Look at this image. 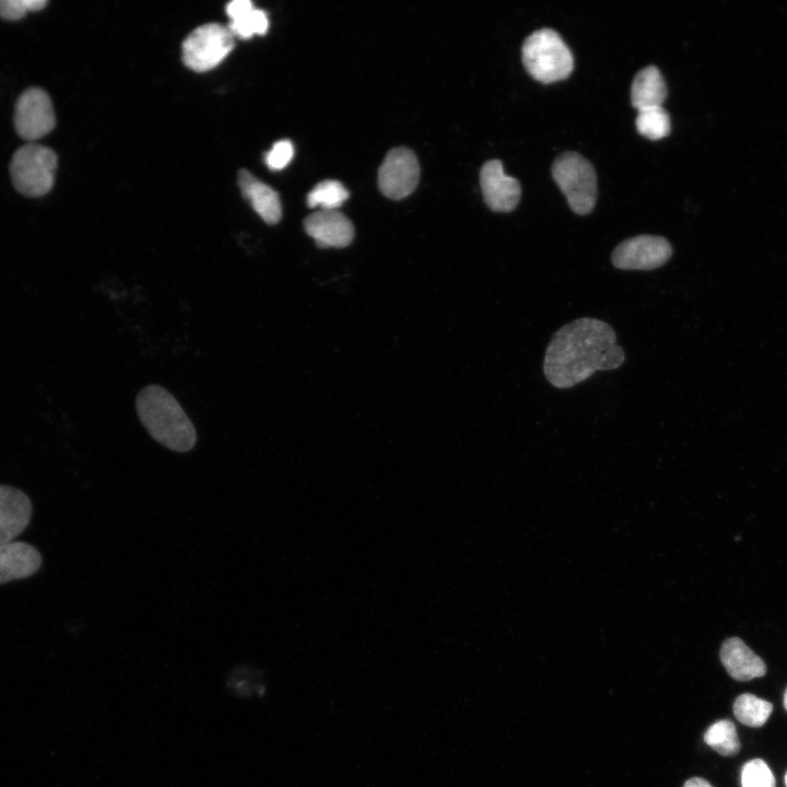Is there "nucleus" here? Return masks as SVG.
Wrapping results in <instances>:
<instances>
[{
  "mask_svg": "<svg viewBox=\"0 0 787 787\" xmlns=\"http://www.w3.org/2000/svg\"><path fill=\"white\" fill-rule=\"evenodd\" d=\"M625 360L613 328L599 319H575L552 336L544 354L543 373L556 388H571L598 371L619 368Z\"/></svg>",
  "mask_w": 787,
  "mask_h": 787,
  "instance_id": "obj_1",
  "label": "nucleus"
},
{
  "mask_svg": "<svg viewBox=\"0 0 787 787\" xmlns=\"http://www.w3.org/2000/svg\"><path fill=\"white\" fill-rule=\"evenodd\" d=\"M136 406L141 423L156 442L178 453L195 447V426L167 390L156 385L148 386L139 392Z\"/></svg>",
  "mask_w": 787,
  "mask_h": 787,
  "instance_id": "obj_2",
  "label": "nucleus"
},
{
  "mask_svg": "<svg viewBox=\"0 0 787 787\" xmlns=\"http://www.w3.org/2000/svg\"><path fill=\"white\" fill-rule=\"evenodd\" d=\"M521 58L527 72L543 84L566 79L574 68L569 48L551 28L531 33L524 42Z\"/></svg>",
  "mask_w": 787,
  "mask_h": 787,
  "instance_id": "obj_3",
  "label": "nucleus"
},
{
  "mask_svg": "<svg viewBox=\"0 0 787 787\" xmlns=\"http://www.w3.org/2000/svg\"><path fill=\"white\" fill-rule=\"evenodd\" d=\"M552 176L575 213L585 215L592 211L597 200V177L585 157L575 152L561 154L552 165Z\"/></svg>",
  "mask_w": 787,
  "mask_h": 787,
  "instance_id": "obj_4",
  "label": "nucleus"
},
{
  "mask_svg": "<svg viewBox=\"0 0 787 787\" xmlns=\"http://www.w3.org/2000/svg\"><path fill=\"white\" fill-rule=\"evenodd\" d=\"M56 153L44 145L28 143L15 151L10 164L15 189L26 197H40L54 186Z\"/></svg>",
  "mask_w": 787,
  "mask_h": 787,
  "instance_id": "obj_5",
  "label": "nucleus"
},
{
  "mask_svg": "<svg viewBox=\"0 0 787 787\" xmlns=\"http://www.w3.org/2000/svg\"><path fill=\"white\" fill-rule=\"evenodd\" d=\"M234 36L227 26L208 23L192 31L183 43V61L191 70L215 68L233 49Z\"/></svg>",
  "mask_w": 787,
  "mask_h": 787,
  "instance_id": "obj_6",
  "label": "nucleus"
},
{
  "mask_svg": "<svg viewBox=\"0 0 787 787\" xmlns=\"http://www.w3.org/2000/svg\"><path fill=\"white\" fill-rule=\"evenodd\" d=\"M669 240L658 235H637L621 242L611 254V262L620 270H654L671 258Z\"/></svg>",
  "mask_w": 787,
  "mask_h": 787,
  "instance_id": "obj_7",
  "label": "nucleus"
},
{
  "mask_svg": "<svg viewBox=\"0 0 787 787\" xmlns=\"http://www.w3.org/2000/svg\"><path fill=\"white\" fill-rule=\"evenodd\" d=\"M56 125L49 95L39 87L24 91L15 105L14 126L21 138L38 140L48 134Z\"/></svg>",
  "mask_w": 787,
  "mask_h": 787,
  "instance_id": "obj_8",
  "label": "nucleus"
},
{
  "mask_svg": "<svg viewBox=\"0 0 787 787\" xmlns=\"http://www.w3.org/2000/svg\"><path fill=\"white\" fill-rule=\"evenodd\" d=\"M420 166L415 154L407 148L388 152L378 171V186L384 196L402 199L415 189Z\"/></svg>",
  "mask_w": 787,
  "mask_h": 787,
  "instance_id": "obj_9",
  "label": "nucleus"
},
{
  "mask_svg": "<svg viewBox=\"0 0 787 787\" xmlns=\"http://www.w3.org/2000/svg\"><path fill=\"white\" fill-rule=\"evenodd\" d=\"M480 185L488 207L495 212L513 211L520 199V185L506 175L498 160L486 162L480 172Z\"/></svg>",
  "mask_w": 787,
  "mask_h": 787,
  "instance_id": "obj_10",
  "label": "nucleus"
},
{
  "mask_svg": "<svg viewBox=\"0 0 787 787\" xmlns=\"http://www.w3.org/2000/svg\"><path fill=\"white\" fill-rule=\"evenodd\" d=\"M306 233L320 247H345L354 236L351 221L338 210H319L304 221Z\"/></svg>",
  "mask_w": 787,
  "mask_h": 787,
  "instance_id": "obj_11",
  "label": "nucleus"
},
{
  "mask_svg": "<svg viewBox=\"0 0 787 787\" xmlns=\"http://www.w3.org/2000/svg\"><path fill=\"white\" fill-rule=\"evenodd\" d=\"M32 512L23 491L0 484V545L14 540L27 527Z\"/></svg>",
  "mask_w": 787,
  "mask_h": 787,
  "instance_id": "obj_12",
  "label": "nucleus"
},
{
  "mask_svg": "<svg viewBox=\"0 0 787 787\" xmlns=\"http://www.w3.org/2000/svg\"><path fill=\"white\" fill-rule=\"evenodd\" d=\"M39 551L30 543L11 541L0 545V585L23 579L35 574L42 566Z\"/></svg>",
  "mask_w": 787,
  "mask_h": 787,
  "instance_id": "obj_13",
  "label": "nucleus"
},
{
  "mask_svg": "<svg viewBox=\"0 0 787 787\" xmlns=\"http://www.w3.org/2000/svg\"><path fill=\"white\" fill-rule=\"evenodd\" d=\"M719 655L725 669L738 681L760 678L766 672L764 661L739 637L726 639Z\"/></svg>",
  "mask_w": 787,
  "mask_h": 787,
  "instance_id": "obj_14",
  "label": "nucleus"
},
{
  "mask_svg": "<svg viewBox=\"0 0 787 787\" xmlns=\"http://www.w3.org/2000/svg\"><path fill=\"white\" fill-rule=\"evenodd\" d=\"M238 186L243 196L266 223L275 224L280 221L282 209L275 190L246 169H240L238 173Z\"/></svg>",
  "mask_w": 787,
  "mask_h": 787,
  "instance_id": "obj_15",
  "label": "nucleus"
},
{
  "mask_svg": "<svg viewBox=\"0 0 787 787\" xmlns=\"http://www.w3.org/2000/svg\"><path fill=\"white\" fill-rule=\"evenodd\" d=\"M667 97V85L659 69L648 66L634 77L631 102L637 109L662 106Z\"/></svg>",
  "mask_w": 787,
  "mask_h": 787,
  "instance_id": "obj_16",
  "label": "nucleus"
},
{
  "mask_svg": "<svg viewBox=\"0 0 787 787\" xmlns=\"http://www.w3.org/2000/svg\"><path fill=\"white\" fill-rule=\"evenodd\" d=\"M772 710L773 706L770 702L750 693L739 695L733 703L736 718L749 727L763 726Z\"/></svg>",
  "mask_w": 787,
  "mask_h": 787,
  "instance_id": "obj_17",
  "label": "nucleus"
},
{
  "mask_svg": "<svg viewBox=\"0 0 787 787\" xmlns=\"http://www.w3.org/2000/svg\"><path fill=\"white\" fill-rule=\"evenodd\" d=\"M704 741L712 749L725 756L739 752L740 740L735 725L728 719L714 723L705 732Z\"/></svg>",
  "mask_w": 787,
  "mask_h": 787,
  "instance_id": "obj_18",
  "label": "nucleus"
},
{
  "mask_svg": "<svg viewBox=\"0 0 787 787\" xmlns=\"http://www.w3.org/2000/svg\"><path fill=\"white\" fill-rule=\"evenodd\" d=\"M637 131L649 140H659L667 137L671 130L670 117L662 106L637 110Z\"/></svg>",
  "mask_w": 787,
  "mask_h": 787,
  "instance_id": "obj_19",
  "label": "nucleus"
},
{
  "mask_svg": "<svg viewBox=\"0 0 787 787\" xmlns=\"http://www.w3.org/2000/svg\"><path fill=\"white\" fill-rule=\"evenodd\" d=\"M349 198L348 189L338 180H324L318 183L307 196L310 208L320 207V210H337Z\"/></svg>",
  "mask_w": 787,
  "mask_h": 787,
  "instance_id": "obj_20",
  "label": "nucleus"
},
{
  "mask_svg": "<svg viewBox=\"0 0 787 787\" xmlns=\"http://www.w3.org/2000/svg\"><path fill=\"white\" fill-rule=\"evenodd\" d=\"M227 27L234 37L247 39L254 35H263L268 31L269 21L262 10L254 8L243 16L232 20Z\"/></svg>",
  "mask_w": 787,
  "mask_h": 787,
  "instance_id": "obj_21",
  "label": "nucleus"
},
{
  "mask_svg": "<svg viewBox=\"0 0 787 787\" xmlns=\"http://www.w3.org/2000/svg\"><path fill=\"white\" fill-rule=\"evenodd\" d=\"M741 787H775V777L763 760L753 759L741 770Z\"/></svg>",
  "mask_w": 787,
  "mask_h": 787,
  "instance_id": "obj_22",
  "label": "nucleus"
},
{
  "mask_svg": "<svg viewBox=\"0 0 787 787\" xmlns=\"http://www.w3.org/2000/svg\"><path fill=\"white\" fill-rule=\"evenodd\" d=\"M47 3V0H0V17L20 20L28 12L43 10Z\"/></svg>",
  "mask_w": 787,
  "mask_h": 787,
  "instance_id": "obj_23",
  "label": "nucleus"
},
{
  "mask_svg": "<svg viewBox=\"0 0 787 787\" xmlns=\"http://www.w3.org/2000/svg\"><path fill=\"white\" fill-rule=\"evenodd\" d=\"M294 148L290 140H280L266 154V163L272 171L284 168L293 158Z\"/></svg>",
  "mask_w": 787,
  "mask_h": 787,
  "instance_id": "obj_24",
  "label": "nucleus"
},
{
  "mask_svg": "<svg viewBox=\"0 0 787 787\" xmlns=\"http://www.w3.org/2000/svg\"><path fill=\"white\" fill-rule=\"evenodd\" d=\"M254 8L252 2L249 0H234L226 5V14L232 21L243 16Z\"/></svg>",
  "mask_w": 787,
  "mask_h": 787,
  "instance_id": "obj_25",
  "label": "nucleus"
},
{
  "mask_svg": "<svg viewBox=\"0 0 787 787\" xmlns=\"http://www.w3.org/2000/svg\"><path fill=\"white\" fill-rule=\"evenodd\" d=\"M683 787H714L707 780L701 777H693L684 783Z\"/></svg>",
  "mask_w": 787,
  "mask_h": 787,
  "instance_id": "obj_26",
  "label": "nucleus"
},
{
  "mask_svg": "<svg viewBox=\"0 0 787 787\" xmlns=\"http://www.w3.org/2000/svg\"><path fill=\"white\" fill-rule=\"evenodd\" d=\"M784 706H785V708H786V710H787V689H786L785 694H784Z\"/></svg>",
  "mask_w": 787,
  "mask_h": 787,
  "instance_id": "obj_27",
  "label": "nucleus"
},
{
  "mask_svg": "<svg viewBox=\"0 0 787 787\" xmlns=\"http://www.w3.org/2000/svg\"><path fill=\"white\" fill-rule=\"evenodd\" d=\"M785 784H786V787H787V772H786V775H785Z\"/></svg>",
  "mask_w": 787,
  "mask_h": 787,
  "instance_id": "obj_28",
  "label": "nucleus"
}]
</instances>
